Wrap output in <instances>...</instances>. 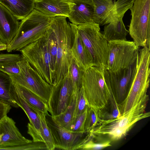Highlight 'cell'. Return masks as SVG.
<instances>
[{"instance_id": "83f0119b", "label": "cell", "mask_w": 150, "mask_h": 150, "mask_svg": "<svg viewBox=\"0 0 150 150\" xmlns=\"http://www.w3.org/2000/svg\"><path fill=\"white\" fill-rule=\"evenodd\" d=\"M98 136L88 133L84 138L80 149L101 150L111 146L108 140L100 141Z\"/></svg>"}, {"instance_id": "d590c367", "label": "cell", "mask_w": 150, "mask_h": 150, "mask_svg": "<svg viewBox=\"0 0 150 150\" xmlns=\"http://www.w3.org/2000/svg\"><path fill=\"white\" fill-rule=\"evenodd\" d=\"M22 56L19 54L9 53L0 54V62L4 61H19Z\"/></svg>"}, {"instance_id": "cb8c5ba5", "label": "cell", "mask_w": 150, "mask_h": 150, "mask_svg": "<svg viewBox=\"0 0 150 150\" xmlns=\"http://www.w3.org/2000/svg\"><path fill=\"white\" fill-rule=\"evenodd\" d=\"M94 6V22L104 25L108 14L116 0H93Z\"/></svg>"}, {"instance_id": "d6a6232c", "label": "cell", "mask_w": 150, "mask_h": 150, "mask_svg": "<svg viewBox=\"0 0 150 150\" xmlns=\"http://www.w3.org/2000/svg\"><path fill=\"white\" fill-rule=\"evenodd\" d=\"M18 61H4L0 62V71L8 75L19 74L20 69L17 64Z\"/></svg>"}, {"instance_id": "74e56055", "label": "cell", "mask_w": 150, "mask_h": 150, "mask_svg": "<svg viewBox=\"0 0 150 150\" xmlns=\"http://www.w3.org/2000/svg\"><path fill=\"white\" fill-rule=\"evenodd\" d=\"M7 45L2 42H0V52L5 50H6Z\"/></svg>"}, {"instance_id": "ba28073f", "label": "cell", "mask_w": 150, "mask_h": 150, "mask_svg": "<svg viewBox=\"0 0 150 150\" xmlns=\"http://www.w3.org/2000/svg\"><path fill=\"white\" fill-rule=\"evenodd\" d=\"M19 51L21 55L43 79L52 86L54 81V69L44 34Z\"/></svg>"}, {"instance_id": "6da1fadb", "label": "cell", "mask_w": 150, "mask_h": 150, "mask_svg": "<svg viewBox=\"0 0 150 150\" xmlns=\"http://www.w3.org/2000/svg\"><path fill=\"white\" fill-rule=\"evenodd\" d=\"M149 100L147 95L119 117L108 120H100L98 125L89 133L99 136H107L112 141L121 139L126 136L135 123L150 116V112L145 111Z\"/></svg>"}, {"instance_id": "f1b7e54d", "label": "cell", "mask_w": 150, "mask_h": 150, "mask_svg": "<svg viewBox=\"0 0 150 150\" xmlns=\"http://www.w3.org/2000/svg\"><path fill=\"white\" fill-rule=\"evenodd\" d=\"M44 36L54 71L57 60V44L55 33L50 25L45 32Z\"/></svg>"}, {"instance_id": "e575fe53", "label": "cell", "mask_w": 150, "mask_h": 150, "mask_svg": "<svg viewBox=\"0 0 150 150\" xmlns=\"http://www.w3.org/2000/svg\"><path fill=\"white\" fill-rule=\"evenodd\" d=\"M27 127L28 133L32 137L33 141L43 142L40 133L30 123H28Z\"/></svg>"}, {"instance_id": "3957f363", "label": "cell", "mask_w": 150, "mask_h": 150, "mask_svg": "<svg viewBox=\"0 0 150 150\" xmlns=\"http://www.w3.org/2000/svg\"><path fill=\"white\" fill-rule=\"evenodd\" d=\"M51 21V17L34 9L20 22L15 37L7 45V52L20 51L38 40L44 34Z\"/></svg>"}, {"instance_id": "277c9868", "label": "cell", "mask_w": 150, "mask_h": 150, "mask_svg": "<svg viewBox=\"0 0 150 150\" xmlns=\"http://www.w3.org/2000/svg\"><path fill=\"white\" fill-rule=\"evenodd\" d=\"M150 49L146 47L139 50L135 75L126 98L118 104L121 115L126 113L147 95L150 82Z\"/></svg>"}, {"instance_id": "9c48e42d", "label": "cell", "mask_w": 150, "mask_h": 150, "mask_svg": "<svg viewBox=\"0 0 150 150\" xmlns=\"http://www.w3.org/2000/svg\"><path fill=\"white\" fill-rule=\"evenodd\" d=\"M17 64L20 69L19 74L8 75L13 83L31 91L47 103L52 86L46 82L22 56Z\"/></svg>"}, {"instance_id": "44dd1931", "label": "cell", "mask_w": 150, "mask_h": 150, "mask_svg": "<svg viewBox=\"0 0 150 150\" xmlns=\"http://www.w3.org/2000/svg\"><path fill=\"white\" fill-rule=\"evenodd\" d=\"M121 18L111 22L105 26L102 33L108 42L114 40H126L129 33Z\"/></svg>"}, {"instance_id": "f546056e", "label": "cell", "mask_w": 150, "mask_h": 150, "mask_svg": "<svg viewBox=\"0 0 150 150\" xmlns=\"http://www.w3.org/2000/svg\"><path fill=\"white\" fill-rule=\"evenodd\" d=\"M68 72L72 80L73 91L79 90L82 87L84 71L78 66L73 57L69 67Z\"/></svg>"}, {"instance_id": "484cf974", "label": "cell", "mask_w": 150, "mask_h": 150, "mask_svg": "<svg viewBox=\"0 0 150 150\" xmlns=\"http://www.w3.org/2000/svg\"><path fill=\"white\" fill-rule=\"evenodd\" d=\"M13 83L7 74L0 71V100L12 107L18 108V105L13 99L10 91Z\"/></svg>"}, {"instance_id": "1f68e13d", "label": "cell", "mask_w": 150, "mask_h": 150, "mask_svg": "<svg viewBox=\"0 0 150 150\" xmlns=\"http://www.w3.org/2000/svg\"><path fill=\"white\" fill-rule=\"evenodd\" d=\"M88 107L82 87L77 93L74 118L76 117L84 112Z\"/></svg>"}, {"instance_id": "d4e9b609", "label": "cell", "mask_w": 150, "mask_h": 150, "mask_svg": "<svg viewBox=\"0 0 150 150\" xmlns=\"http://www.w3.org/2000/svg\"><path fill=\"white\" fill-rule=\"evenodd\" d=\"M134 0H117L108 13L104 25L123 18L127 11L132 6Z\"/></svg>"}, {"instance_id": "603a6c76", "label": "cell", "mask_w": 150, "mask_h": 150, "mask_svg": "<svg viewBox=\"0 0 150 150\" xmlns=\"http://www.w3.org/2000/svg\"><path fill=\"white\" fill-rule=\"evenodd\" d=\"M78 91H73L71 102L66 110L58 115L52 116L54 120L59 125L70 131L74 117L77 96Z\"/></svg>"}, {"instance_id": "ab89813d", "label": "cell", "mask_w": 150, "mask_h": 150, "mask_svg": "<svg viewBox=\"0 0 150 150\" xmlns=\"http://www.w3.org/2000/svg\"><path fill=\"white\" fill-rule=\"evenodd\" d=\"M1 40H0V42H1Z\"/></svg>"}, {"instance_id": "8fae6325", "label": "cell", "mask_w": 150, "mask_h": 150, "mask_svg": "<svg viewBox=\"0 0 150 150\" xmlns=\"http://www.w3.org/2000/svg\"><path fill=\"white\" fill-rule=\"evenodd\" d=\"M137 69V60L129 67L116 71L104 70L105 79L118 104L126 98L130 89Z\"/></svg>"}, {"instance_id": "ffe728a7", "label": "cell", "mask_w": 150, "mask_h": 150, "mask_svg": "<svg viewBox=\"0 0 150 150\" xmlns=\"http://www.w3.org/2000/svg\"><path fill=\"white\" fill-rule=\"evenodd\" d=\"M10 95L19 107L25 112L29 120V123L40 133V121L37 113L34 108L26 101L17 91L14 83L11 90Z\"/></svg>"}, {"instance_id": "4dcf8cb0", "label": "cell", "mask_w": 150, "mask_h": 150, "mask_svg": "<svg viewBox=\"0 0 150 150\" xmlns=\"http://www.w3.org/2000/svg\"><path fill=\"white\" fill-rule=\"evenodd\" d=\"M100 120L98 111L92 108L88 107L84 125V132L89 133L98 125Z\"/></svg>"}, {"instance_id": "4fadbf2b", "label": "cell", "mask_w": 150, "mask_h": 150, "mask_svg": "<svg viewBox=\"0 0 150 150\" xmlns=\"http://www.w3.org/2000/svg\"><path fill=\"white\" fill-rule=\"evenodd\" d=\"M45 115L47 124L51 132L55 148L66 150L80 149L84 139L88 133L74 132L68 130L59 125L54 120L53 117L48 113Z\"/></svg>"}, {"instance_id": "7402d4cb", "label": "cell", "mask_w": 150, "mask_h": 150, "mask_svg": "<svg viewBox=\"0 0 150 150\" xmlns=\"http://www.w3.org/2000/svg\"><path fill=\"white\" fill-rule=\"evenodd\" d=\"M14 83L17 91L32 106L45 114L48 113L47 104L40 97L25 88Z\"/></svg>"}, {"instance_id": "2e32d148", "label": "cell", "mask_w": 150, "mask_h": 150, "mask_svg": "<svg viewBox=\"0 0 150 150\" xmlns=\"http://www.w3.org/2000/svg\"><path fill=\"white\" fill-rule=\"evenodd\" d=\"M20 22L11 13L0 4V39L7 45L15 37L19 26Z\"/></svg>"}, {"instance_id": "f35d334b", "label": "cell", "mask_w": 150, "mask_h": 150, "mask_svg": "<svg viewBox=\"0 0 150 150\" xmlns=\"http://www.w3.org/2000/svg\"><path fill=\"white\" fill-rule=\"evenodd\" d=\"M82 0L86 1H93V0Z\"/></svg>"}, {"instance_id": "9a60e30c", "label": "cell", "mask_w": 150, "mask_h": 150, "mask_svg": "<svg viewBox=\"0 0 150 150\" xmlns=\"http://www.w3.org/2000/svg\"><path fill=\"white\" fill-rule=\"evenodd\" d=\"M72 2L68 17L72 24L77 25L94 22L93 1L70 0Z\"/></svg>"}, {"instance_id": "5bb4252c", "label": "cell", "mask_w": 150, "mask_h": 150, "mask_svg": "<svg viewBox=\"0 0 150 150\" xmlns=\"http://www.w3.org/2000/svg\"><path fill=\"white\" fill-rule=\"evenodd\" d=\"M0 150H25L32 142L20 133L13 120L6 115L0 120Z\"/></svg>"}, {"instance_id": "e0dca14e", "label": "cell", "mask_w": 150, "mask_h": 150, "mask_svg": "<svg viewBox=\"0 0 150 150\" xmlns=\"http://www.w3.org/2000/svg\"><path fill=\"white\" fill-rule=\"evenodd\" d=\"M73 31L72 56L77 65L83 71L94 66L91 58L83 42L76 25L70 23Z\"/></svg>"}, {"instance_id": "7c38bea8", "label": "cell", "mask_w": 150, "mask_h": 150, "mask_svg": "<svg viewBox=\"0 0 150 150\" xmlns=\"http://www.w3.org/2000/svg\"><path fill=\"white\" fill-rule=\"evenodd\" d=\"M73 93L72 82L68 72L57 84L52 86L47 105L53 117L64 112L71 102Z\"/></svg>"}, {"instance_id": "5b68a950", "label": "cell", "mask_w": 150, "mask_h": 150, "mask_svg": "<svg viewBox=\"0 0 150 150\" xmlns=\"http://www.w3.org/2000/svg\"><path fill=\"white\" fill-rule=\"evenodd\" d=\"M105 68L91 67L84 71L82 87L89 106L99 111L105 108L109 101L110 86L105 79Z\"/></svg>"}, {"instance_id": "ac0fdd59", "label": "cell", "mask_w": 150, "mask_h": 150, "mask_svg": "<svg viewBox=\"0 0 150 150\" xmlns=\"http://www.w3.org/2000/svg\"><path fill=\"white\" fill-rule=\"evenodd\" d=\"M71 3L70 0H35L34 9L51 17H68Z\"/></svg>"}, {"instance_id": "4316f807", "label": "cell", "mask_w": 150, "mask_h": 150, "mask_svg": "<svg viewBox=\"0 0 150 150\" xmlns=\"http://www.w3.org/2000/svg\"><path fill=\"white\" fill-rule=\"evenodd\" d=\"M34 108L40 120V132L41 137L45 144L47 150H53L55 148L51 132L46 120L45 115L41 111Z\"/></svg>"}, {"instance_id": "30bf717a", "label": "cell", "mask_w": 150, "mask_h": 150, "mask_svg": "<svg viewBox=\"0 0 150 150\" xmlns=\"http://www.w3.org/2000/svg\"><path fill=\"white\" fill-rule=\"evenodd\" d=\"M109 54L105 68L114 71L127 68L137 60L139 47L133 41L118 40L108 42Z\"/></svg>"}, {"instance_id": "52a82bcc", "label": "cell", "mask_w": 150, "mask_h": 150, "mask_svg": "<svg viewBox=\"0 0 150 150\" xmlns=\"http://www.w3.org/2000/svg\"><path fill=\"white\" fill-rule=\"evenodd\" d=\"M129 33L138 47L150 49V0H134Z\"/></svg>"}, {"instance_id": "8d00e7d4", "label": "cell", "mask_w": 150, "mask_h": 150, "mask_svg": "<svg viewBox=\"0 0 150 150\" xmlns=\"http://www.w3.org/2000/svg\"><path fill=\"white\" fill-rule=\"evenodd\" d=\"M9 104L0 100V120L4 116L7 115L11 108Z\"/></svg>"}, {"instance_id": "8992f818", "label": "cell", "mask_w": 150, "mask_h": 150, "mask_svg": "<svg viewBox=\"0 0 150 150\" xmlns=\"http://www.w3.org/2000/svg\"><path fill=\"white\" fill-rule=\"evenodd\" d=\"M75 25L94 66L105 68L109 48L108 41L100 31V25L92 23Z\"/></svg>"}, {"instance_id": "836d02e7", "label": "cell", "mask_w": 150, "mask_h": 150, "mask_svg": "<svg viewBox=\"0 0 150 150\" xmlns=\"http://www.w3.org/2000/svg\"><path fill=\"white\" fill-rule=\"evenodd\" d=\"M87 110L78 116L74 118L70 131L74 132H85L84 125Z\"/></svg>"}, {"instance_id": "7a4b0ae2", "label": "cell", "mask_w": 150, "mask_h": 150, "mask_svg": "<svg viewBox=\"0 0 150 150\" xmlns=\"http://www.w3.org/2000/svg\"><path fill=\"white\" fill-rule=\"evenodd\" d=\"M67 18L65 16H60L51 17L50 25L55 33L57 44L52 86L57 84L67 73L73 57L71 52L73 31L70 23L67 21Z\"/></svg>"}, {"instance_id": "d6986e66", "label": "cell", "mask_w": 150, "mask_h": 150, "mask_svg": "<svg viewBox=\"0 0 150 150\" xmlns=\"http://www.w3.org/2000/svg\"><path fill=\"white\" fill-rule=\"evenodd\" d=\"M35 0H0V4L18 20H22L34 9Z\"/></svg>"}, {"instance_id": "60d3db41", "label": "cell", "mask_w": 150, "mask_h": 150, "mask_svg": "<svg viewBox=\"0 0 150 150\" xmlns=\"http://www.w3.org/2000/svg\"><path fill=\"white\" fill-rule=\"evenodd\" d=\"M0 139H1V136L0 135Z\"/></svg>"}]
</instances>
